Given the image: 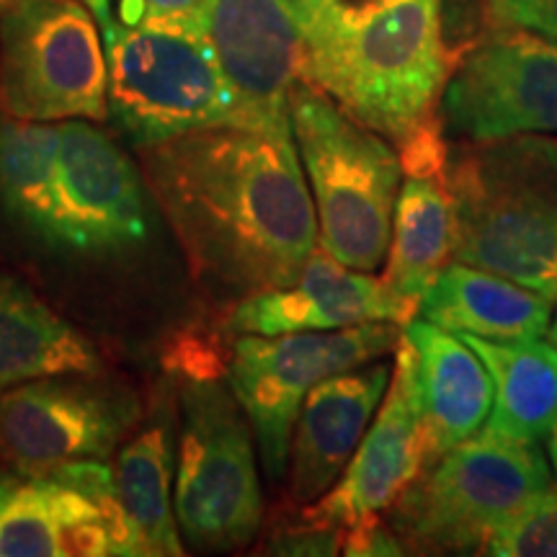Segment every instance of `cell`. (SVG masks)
<instances>
[{
	"mask_svg": "<svg viewBox=\"0 0 557 557\" xmlns=\"http://www.w3.org/2000/svg\"><path fill=\"white\" fill-rule=\"evenodd\" d=\"M109 67V109L137 145L194 129L238 127V111L205 29L181 24L124 26L109 0H90Z\"/></svg>",
	"mask_w": 557,
	"mask_h": 557,
	"instance_id": "8992f818",
	"label": "cell"
},
{
	"mask_svg": "<svg viewBox=\"0 0 557 557\" xmlns=\"http://www.w3.org/2000/svg\"><path fill=\"white\" fill-rule=\"evenodd\" d=\"M485 555L557 557V487H549L529 511L500 529Z\"/></svg>",
	"mask_w": 557,
	"mask_h": 557,
	"instance_id": "d4e9b609",
	"label": "cell"
},
{
	"mask_svg": "<svg viewBox=\"0 0 557 557\" xmlns=\"http://www.w3.org/2000/svg\"><path fill=\"white\" fill-rule=\"evenodd\" d=\"M429 468L418 418L408 359L395 348V369L380 413L348 459L346 470L315 504L305 508L302 519L320 527L344 529L389 511L403 491Z\"/></svg>",
	"mask_w": 557,
	"mask_h": 557,
	"instance_id": "9a60e30c",
	"label": "cell"
},
{
	"mask_svg": "<svg viewBox=\"0 0 557 557\" xmlns=\"http://www.w3.org/2000/svg\"><path fill=\"white\" fill-rule=\"evenodd\" d=\"M344 540H341V547H344L346 555L351 557H385V555H408L406 545H403L398 534L393 529L385 527V521L380 517L359 521V524L344 529Z\"/></svg>",
	"mask_w": 557,
	"mask_h": 557,
	"instance_id": "f546056e",
	"label": "cell"
},
{
	"mask_svg": "<svg viewBox=\"0 0 557 557\" xmlns=\"http://www.w3.org/2000/svg\"><path fill=\"white\" fill-rule=\"evenodd\" d=\"M553 487V470L534 444L478 434L457 444L389 506V529L408 553L485 555L500 529Z\"/></svg>",
	"mask_w": 557,
	"mask_h": 557,
	"instance_id": "5b68a950",
	"label": "cell"
},
{
	"mask_svg": "<svg viewBox=\"0 0 557 557\" xmlns=\"http://www.w3.org/2000/svg\"><path fill=\"white\" fill-rule=\"evenodd\" d=\"M99 369V351L78 329L0 271V393L50 374Z\"/></svg>",
	"mask_w": 557,
	"mask_h": 557,
	"instance_id": "603a6c76",
	"label": "cell"
},
{
	"mask_svg": "<svg viewBox=\"0 0 557 557\" xmlns=\"http://www.w3.org/2000/svg\"><path fill=\"white\" fill-rule=\"evenodd\" d=\"M442 124L468 143L557 135V45L493 26L457 60L442 90Z\"/></svg>",
	"mask_w": 557,
	"mask_h": 557,
	"instance_id": "7c38bea8",
	"label": "cell"
},
{
	"mask_svg": "<svg viewBox=\"0 0 557 557\" xmlns=\"http://www.w3.org/2000/svg\"><path fill=\"white\" fill-rule=\"evenodd\" d=\"M398 348L408 359L429 465L483 431L493 408L487 367L457 333L423 318L403 325Z\"/></svg>",
	"mask_w": 557,
	"mask_h": 557,
	"instance_id": "e0dca14e",
	"label": "cell"
},
{
	"mask_svg": "<svg viewBox=\"0 0 557 557\" xmlns=\"http://www.w3.org/2000/svg\"><path fill=\"white\" fill-rule=\"evenodd\" d=\"M282 5L289 11V16L295 18L305 41H308L310 58L323 52L336 37L341 13H344L341 0H282Z\"/></svg>",
	"mask_w": 557,
	"mask_h": 557,
	"instance_id": "83f0119b",
	"label": "cell"
},
{
	"mask_svg": "<svg viewBox=\"0 0 557 557\" xmlns=\"http://www.w3.org/2000/svg\"><path fill=\"white\" fill-rule=\"evenodd\" d=\"M145 150V178L199 276L235 292L287 287L318 248L295 137L194 129Z\"/></svg>",
	"mask_w": 557,
	"mask_h": 557,
	"instance_id": "6da1fadb",
	"label": "cell"
},
{
	"mask_svg": "<svg viewBox=\"0 0 557 557\" xmlns=\"http://www.w3.org/2000/svg\"><path fill=\"white\" fill-rule=\"evenodd\" d=\"M58 122H0V207L39 240L50 209Z\"/></svg>",
	"mask_w": 557,
	"mask_h": 557,
	"instance_id": "cb8c5ba5",
	"label": "cell"
},
{
	"mask_svg": "<svg viewBox=\"0 0 557 557\" xmlns=\"http://www.w3.org/2000/svg\"><path fill=\"white\" fill-rule=\"evenodd\" d=\"M455 259L557 297V139L449 145Z\"/></svg>",
	"mask_w": 557,
	"mask_h": 557,
	"instance_id": "7a4b0ae2",
	"label": "cell"
},
{
	"mask_svg": "<svg viewBox=\"0 0 557 557\" xmlns=\"http://www.w3.org/2000/svg\"><path fill=\"white\" fill-rule=\"evenodd\" d=\"M547 451H549V465H553L555 478H557V418H555L553 429H549V434H547Z\"/></svg>",
	"mask_w": 557,
	"mask_h": 557,
	"instance_id": "1f68e13d",
	"label": "cell"
},
{
	"mask_svg": "<svg viewBox=\"0 0 557 557\" xmlns=\"http://www.w3.org/2000/svg\"><path fill=\"white\" fill-rule=\"evenodd\" d=\"M173 475H176V418H173L171 398L163 395L152 400L150 418L145 426L137 423L114 468L116 493L135 534L137 555H184V540L173 511Z\"/></svg>",
	"mask_w": 557,
	"mask_h": 557,
	"instance_id": "ffe728a7",
	"label": "cell"
},
{
	"mask_svg": "<svg viewBox=\"0 0 557 557\" xmlns=\"http://www.w3.org/2000/svg\"><path fill=\"white\" fill-rule=\"evenodd\" d=\"M205 3L207 0H116L111 13L124 26L181 24L205 29Z\"/></svg>",
	"mask_w": 557,
	"mask_h": 557,
	"instance_id": "484cf974",
	"label": "cell"
},
{
	"mask_svg": "<svg viewBox=\"0 0 557 557\" xmlns=\"http://www.w3.org/2000/svg\"><path fill=\"white\" fill-rule=\"evenodd\" d=\"M393 369L369 361L315 385L299 408L289 444V496L310 506L329 493L364 438Z\"/></svg>",
	"mask_w": 557,
	"mask_h": 557,
	"instance_id": "ac0fdd59",
	"label": "cell"
},
{
	"mask_svg": "<svg viewBox=\"0 0 557 557\" xmlns=\"http://www.w3.org/2000/svg\"><path fill=\"white\" fill-rule=\"evenodd\" d=\"M451 70L442 0H364L310 58V83L364 127L403 143L436 116Z\"/></svg>",
	"mask_w": 557,
	"mask_h": 557,
	"instance_id": "3957f363",
	"label": "cell"
},
{
	"mask_svg": "<svg viewBox=\"0 0 557 557\" xmlns=\"http://www.w3.org/2000/svg\"><path fill=\"white\" fill-rule=\"evenodd\" d=\"M493 26H513L557 45V0H485Z\"/></svg>",
	"mask_w": 557,
	"mask_h": 557,
	"instance_id": "4316f807",
	"label": "cell"
},
{
	"mask_svg": "<svg viewBox=\"0 0 557 557\" xmlns=\"http://www.w3.org/2000/svg\"><path fill=\"white\" fill-rule=\"evenodd\" d=\"M99 372L39 377L0 393V462L24 478L107 459L139 421L137 395Z\"/></svg>",
	"mask_w": 557,
	"mask_h": 557,
	"instance_id": "30bf717a",
	"label": "cell"
},
{
	"mask_svg": "<svg viewBox=\"0 0 557 557\" xmlns=\"http://www.w3.org/2000/svg\"><path fill=\"white\" fill-rule=\"evenodd\" d=\"M173 511L197 553L248 545L263 521L253 429L227 382L184 377L178 395Z\"/></svg>",
	"mask_w": 557,
	"mask_h": 557,
	"instance_id": "52a82bcc",
	"label": "cell"
},
{
	"mask_svg": "<svg viewBox=\"0 0 557 557\" xmlns=\"http://www.w3.org/2000/svg\"><path fill=\"white\" fill-rule=\"evenodd\" d=\"M114 555L107 517L81 491L58 480L26 478L0 508V557Z\"/></svg>",
	"mask_w": 557,
	"mask_h": 557,
	"instance_id": "44dd1931",
	"label": "cell"
},
{
	"mask_svg": "<svg viewBox=\"0 0 557 557\" xmlns=\"http://www.w3.org/2000/svg\"><path fill=\"white\" fill-rule=\"evenodd\" d=\"M398 145L403 184L382 278L395 295L418 308L423 292L455 256L449 143L442 116H431Z\"/></svg>",
	"mask_w": 557,
	"mask_h": 557,
	"instance_id": "2e32d148",
	"label": "cell"
},
{
	"mask_svg": "<svg viewBox=\"0 0 557 557\" xmlns=\"http://www.w3.org/2000/svg\"><path fill=\"white\" fill-rule=\"evenodd\" d=\"M205 34L238 127L292 137V90L310 81V50L282 0H207Z\"/></svg>",
	"mask_w": 557,
	"mask_h": 557,
	"instance_id": "4fadbf2b",
	"label": "cell"
},
{
	"mask_svg": "<svg viewBox=\"0 0 557 557\" xmlns=\"http://www.w3.org/2000/svg\"><path fill=\"white\" fill-rule=\"evenodd\" d=\"M549 336H553V344L557 346V315L553 318V325H549Z\"/></svg>",
	"mask_w": 557,
	"mask_h": 557,
	"instance_id": "d6a6232c",
	"label": "cell"
},
{
	"mask_svg": "<svg viewBox=\"0 0 557 557\" xmlns=\"http://www.w3.org/2000/svg\"><path fill=\"white\" fill-rule=\"evenodd\" d=\"M289 116L315 205L318 246L344 267L374 271L393 238L400 156L310 81L292 90Z\"/></svg>",
	"mask_w": 557,
	"mask_h": 557,
	"instance_id": "277c9868",
	"label": "cell"
},
{
	"mask_svg": "<svg viewBox=\"0 0 557 557\" xmlns=\"http://www.w3.org/2000/svg\"><path fill=\"white\" fill-rule=\"evenodd\" d=\"M418 318L449 333H468L485 341H529L549 331L553 299L459 261L447 263L423 292Z\"/></svg>",
	"mask_w": 557,
	"mask_h": 557,
	"instance_id": "d6986e66",
	"label": "cell"
},
{
	"mask_svg": "<svg viewBox=\"0 0 557 557\" xmlns=\"http://www.w3.org/2000/svg\"><path fill=\"white\" fill-rule=\"evenodd\" d=\"M135 163L88 120L58 122L50 209L39 240L78 256H122L148 238Z\"/></svg>",
	"mask_w": 557,
	"mask_h": 557,
	"instance_id": "8fae6325",
	"label": "cell"
},
{
	"mask_svg": "<svg viewBox=\"0 0 557 557\" xmlns=\"http://www.w3.org/2000/svg\"><path fill=\"white\" fill-rule=\"evenodd\" d=\"M24 480L26 478L18 475L16 470H11V468H5V465H0V508L9 504V498L18 491V485L24 483Z\"/></svg>",
	"mask_w": 557,
	"mask_h": 557,
	"instance_id": "4dcf8cb0",
	"label": "cell"
},
{
	"mask_svg": "<svg viewBox=\"0 0 557 557\" xmlns=\"http://www.w3.org/2000/svg\"><path fill=\"white\" fill-rule=\"evenodd\" d=\"M416 315V305L395 295L385 278L344 267L329 250L318 246L287 287L248 292L230 310L225 333L284 336L305 331H338L374 320L406 325Z\"/></svg>",
	"mask_w": 557,
	"mask_h": 557,
	"instance_id": "5bb4252c",
	"label": "cell"
},
{
	"mask_svg": "<svg viewBox=\"0 0 557 557\" xmlns=\"http://www.w3.org/2000/svg\"><path fill=\"white\" fill-rule=\"evenodd\" d=\"M400 333L403 325L374 320L338 331L235 336L225 377L274 483L287 475L292 431L310 389L333 374L385 359L398 348Z\"/></svg>",
	"mask_w": 557,
	"mask_h": 557,
	"instance_id": "9c48e42d",
	"label": "cell"
},
{
	"mask_svg": "<svg viewBox=\"0 0 557 557\" xmlns=\"http://www.w3.org/2000/svg\"><path fill=\"white\" fill-rule=\"evenodd\" d=\"M459 338L478 354L493 380V408L480 434L513 444H540L557 418V346L547 341Z\"/></svg>",
	"mask_w": 557,
	"mask_h": 557,
	"instance_id": "7402d4cb",
	"label": "cell"
},
{
	"mask_svg": "<svg viewBox=\"0 0 557 557\" xmlns=\"http://www.w3.org/2000/svg\"><path fill=\"white\" fill-rule=\"evenodd\" d=\"M344 532L333 527H320L305 519L302 527L278 529L269 542L271 555H336Z\"/></svg>",
	"mask_w": 557,
	"mask_h": 557,
	"instance_id": "f1b7e54d",
	"label": "cell"
},
{
	"mask_svg": "<svg viewBox=\"0 0 557 557\" xmlns=\"http://www.w3.org/2000/svg\"><path fill=\"white\" fill-rule=\"evenodd\" d=\"M0 109L24 122H99L109 67L83 0H13L0 18Z\"/></svg>",
	"mask_w": 557,
	"mask_h": 557,
	"instance_id": "ba28073f",
	"label": "cell"
},
{
	"mask_svg": "<svg viewBox=\"0 0 557 557\" xmlns=\"http://www.w3.org/2000/svg\"><path fill=\"white\" fill-rule=\"evenodd\" d=\"M11 3H13V0H0V18H3V13H5V9H9Z\"/></svg>",
	"mask_w": 557,
	"mask_h": 557,
	"instance_id": "836d02e7",
	"label": "cell"
}]
</instances>
